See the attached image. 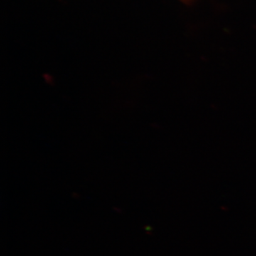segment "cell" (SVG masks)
I'll return each instance as SVG.
<instances>
[]
</instances>
